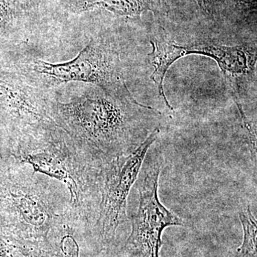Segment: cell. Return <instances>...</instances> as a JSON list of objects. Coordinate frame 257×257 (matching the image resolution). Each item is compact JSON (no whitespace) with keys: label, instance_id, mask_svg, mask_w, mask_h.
I'll return each mask as SVG.
<instances>
[{"label":"cell","instance_id":"1","mask_svg":"<svg viewBox=\"0 0 257 257\" xmlns=\"http://www.w3.org/2000/svg\"><path fill=\"white\" fill-rule=\"evenodd\" d=\"M50 109L56 124L99 166L133 152L153 130L152 118L161 115L133 94L108 92L94 85L68 101L51 94Z\"/></svg>","mask_w":257,"mask_h":257},{"label":"cell","instance_id":"2","mask_svg":"<svg viewBox=\"0 0 257 257\" xmlns=\"http://www.w3.org/2000/svg\"><path fill=\"white\" fill-rule=\"evenodd\" d=\"M14 160L0 168V234L47 241L59 216L68 209L69 201L46 175Z\"/></svg>","mask_w":257,"mask_h":257},{"label":"cell","instance_id":"3","mask_svg":"<svg viewBox=\"0 0 257 257\" xmlns=\"http://www.w3.org/2000/svg\"><path fill=\"white\" fill-rule=\"evenodd\" d=\"M13 157L66 186L70 197L68 211L74 219L95 222L101 166L79 150L58 126Z\"/></svg>","mask_w":257,"mask_h":257},{"label":"cell","instance_id":"4","mask_svg":"<svg viewBox=\"0 0 257 257\" xmlns=\"http://www.w3.org/2000/svg\"><path fill=\"white\" fill-rule=\"evenodd\" d=\"M17 67L34 85L50 91L69 83L94 85L108 92L132 94L126 83L121 50L116 38L98 35L72 60L50 63L23 57Z\"/></svg>","mask_w":257,"mask_h":257},{"label":"cell","instance_id":"5","mask_svg":"<svg viewBox=\"0 0 257 257\" xmlns=\"http://www.w3.org/2000/svg\"><path fill=\"white\" fill-rule=\"evenodd\" d=\"M160 133V128H154L145 141L131 153L112 159L101 167L99 176L100 199L94 227L103 247L112 244L118 227L127 221L128 194L138 178L147 152Z\"/></svg>","mask_w":257,"mask_h":257},{"label":"cell","instance_id":"6","mask_svg":"<svg viewBox=\"0 0 257 257\" xmlns=\"http://www.w3.org/2000/svg\"><path fill=\"white\" fill-rule=\"evenodd\" d=\"M161 164L149 167L138 184L140 203L132 221V231L125 250L134 257H160L162 235L169 226H186L187 223L167 209L159 198Z\"/></svg>","mask_w":257,"mask_h":257},{"label":"cell","instance_id":"7","mask_svg":"<svg viewBox=\"0 0 257 257\" xmlns=\"http://www.w3.org/2000/svg\"><path fill=\"white\" fill-rule=\"evenodd\" d=\"M152 52L148 55L150 63L154 67L151 75L159 95L162 97L167 107L170 106L164 88L167 71L176 61L190 55H199L210 57L219 64L224 60L227 52L226 45L209 42H194L182 45L171 40L165 32H160L150 38Z\"/></svg>","mask_w":257,"mask_h":257},{"label":"cell","instance_id":"8","mask_svg":"<svg viewBox=\"0 0 257 257\" xmlns=\"http://www.w3.org/2000/svg\"><path fill=\"white\" fill-rule=\"evenodd\" d=\"M66 8L82 14L94 10H105L119 16L135 18L145 12H165L162 0H64Z\"/></svg>","mask_w":257,"mask_h":257},{"label":"cell","instance_id":"9","mask_svg":"<svg viewBox=\"0 0 257 257\" xmlns=\"http://www.w3.org/2000/svg\"><path fill=\"white\" fill-rule=\"evenodd\" d=\"M75 221L67 211L60 214L49 233L47 239L55 257H79V247L72 234Z\"/></svg>","mask_w":257,"mask_h":257},{"label":"cell","instance_id":"10","mask_svg":"<svg viewBox=\"0 0 257 257\" xmlns=\"http://www.w3.org/2000/svg\"><path fill=\"white\" fill-rule=\"evenodd\" d=\"M1 257H55L50 242L31 241L0 234Z\"/></svg>","mask_w":257,"mask_h":257},{"label":"cell","instance_id":"11","mask_svg":"<svg viewBox=\"0 0 257 257\" xmlns=\"http://www.w3.org/2000/svg\"><path fill=\"white\" fill-rule=\"evenodd\" d=\"M30 13L21 0H0V39L18 35L24 42L21 33L23 20L30 16Z\"/></svg>","mask_w":257,"mask_h":257},{"label":"cell","instance_id":"12","mask_svg":"<svg viewBox=\"0 0 257 257\" xmlns=\"http://www.w3.org/2000/svg\"><path fill=\"white\" fill-rule=\"evenodd\" d=\"M239 216L242 225L243 238L242 243L236 250V257H257V224L249 204L239 211Z\"/></svg>","mask_w":257,"mask_h":257},{"label":"cell","instance_id":"13","mask_svg":"<svg viewBox=\"0 0 257 257\" xmlns=\"http://www.w3.org/2000/svg\"><path fill=\"white\" fill-rule=\"evenodd\" d=\"M239 112L241 126L247 142L248 150L251 154V160L254 165H256V123L250 121L245 114L241 104H236Z\"/></svg>","mask_w":257,"mask_h":257},{"label":"cell","instance_id":"14","mask_svg":"<svg viewBox=\"0 0 257 257\" xmlns=\"http://www.w3.org/2000/svg\"><path fill=\"white\" fill-rule=\"evenodd\" d=\"M21 1L23 2V5H25L27 10L31 13L32 11L38 8L43 0H21Z\"/></svg>","mask_w":257,"mask_h":257},{"label":"cell","instance_id":"15","mask_svg":"<svg viewBox=\"0 0 257 257\" xmlns=\"http://www.w3.org/2000/svg\"><path fill=\"white\" fill-rule=\"evenodd\" d=\"M203 13L206 15L211 14L210 0H196Z\"/></svg>","mask_w":257,"mask_h":257}]
</instances>
